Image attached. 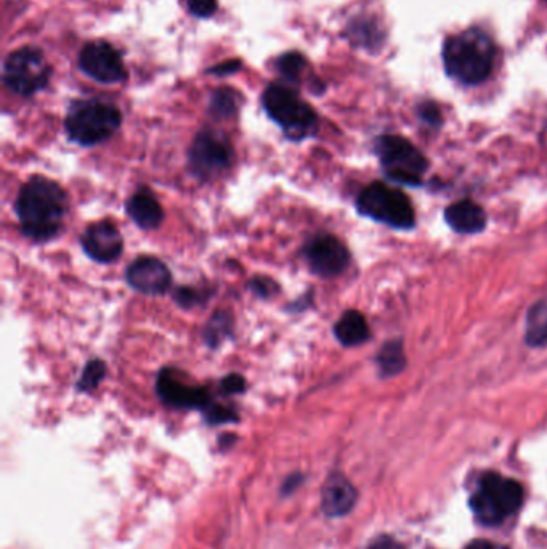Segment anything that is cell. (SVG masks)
<instances>
[{
	"mask_svg": "<svg viewBox=\"0 0 547 549\" xmlns=\"http://www.w3.org/2000/svg\"><path fill=\"white\" fill-rule=\"evenodd\" d=\"M246 379L241 375L236 373H231V375L225 376L224 379L220 381V389L224 394L228 395H235V394H243L246 390Z\"/></svg>",
	"mask_w": 547,
	"mask_h": 549,
	"instance_id": "obj_30",
	"label": "cell"
},
{
	"mask_svg": "<svg viewBox=\"0 0 547 549\" xmlns=\"http://www.w3.org/2000/svg\"><path fill=\"white\" fill-rule=\"evenodd\" d=\"M348 37L355 45H360V47H375L379 43V39H382L379 29L375 26V23L369 18H358V20H353L348 24Z\"/></svg>",
	"mask_w": 547,
	"mask_h": 549,
	"instance_id": "obj_23",
	"label": "cell"
},
{
	"mask_svg": "<svg viewBox=\"0 0 547 549\" xmlns=\"http://www.w3.org/2000/svg\"><path fill=\"white\" fill-rule=\"evenodd\" d=\"M525 340L530 346L547 344V297L534 303L526 317Z\"/></svg>",
	"mask_w": 547,
	"mask_h": 549,
	"instance_id": "obj_19",
	"label": "cell"
},
{
	"mask_svg": "<svg viewBox=\"0 0 547 549\" xmlns=\"http://www.w3.org/2000/svg\"><path fill=\"white\" fill-rule=\"evenodd\" d=\"M357 209L361 216L394 228L408 230L414 227L416 216L408 196L398 188L375 181L361 191L357 200Z\"/></svg>",
	"mask_w": 547,
	"mask_h": 549,
	"instance_id": "obj_6",
	"label": "cell"
},
{
	"mask_svg": "<svg viewBox=\"0 0 547 549\" xmlns=\"http://www.w3.org/2000/svg\"><path fill=\"white\" fill-rule=\"evenodd\" d=\"M206 299H208V296L201 293L199 289L190 288V286L175 289V293H173V301L177 302V305H181V309L196 307V305L204 302Z\"/></svg>",
	"mask_w": 547,
	"mask_h": 549,
	"instance_id": "obj_26",
	"label": "cell"
},
{
	"mask_svg": "<svg viewBox=\"0 0 547 549\" xmlns=\"http://www.w3.org/2000/svg\"><path fill=\"white\" fill-rule=\"evenodd\" d=\"M125 280L132 289L146 296H162L172 284V274L166 264L153 256H142L125 270Z\"/></svg>",
	"mask_w": 547,
	"mask_h": 549,
	"instance_id": "obj_13",
	"label": "cell"
},
{
	"mask_svg": "<svg viewBox=\"0 0 547 549\" xmlns=\"http://www.w3.org/2000/svg\"><path fill=\"white\" fill-rule=\"evenodd\" d=\"M68 196L60 183L42 175L31 177L23 185L14 212L20 222L23 235L34 241L55 238L63 228Z\"/></svg>",
	"mask_w": 547,
	"mask_h": 549,
	"instance_id": "obj_1",
	"label": "cell"
},
{
	"mask_svg": "<svg viewBox=\"0 0 547 549\" xmlns=\"http://www.w3.org/2000/svg\"><path fill=\"white\" fill-rule=\"evenodd\" d=\"M249 289L260 297H272L280 291L278 284L272 278H265V276L254 278L253 282L249 283Z\"/></svg>",
	"mask_w": 547,
	"mask_h": 549,
	"instance_id": "obj_29",
	"label": "cell"
},
{
	"mask_svg": "<svg viewBox=\"0 0 547 549\" xmlns=\"http://www.w3.org/2000/svg\"><path fill=\"white\" fill-rule=\"evenodd\" d=\"M107 376V363L103 360H90L86 365V368L82 371L79 383H78V390L79 392H92L100 386L101 381Z\"/></svg>",
	"mask_w": 547,
	"mask_h": 549,
	"instance_id": "obj_25",
	"label": "cell"
},
{
	"mask_svg": "<svg viewBox=\"0 0 547 549\" xmlns=\"http://www.w3.org/2000/svg\"><path fill=\"white\" fill-rule=\"evenodd\" d=\"M241 68H243V65H241L239 60H227L224 63H218L214 68H209L208 72L214 74V76H230V74L238 72Z\"/></svg>",
	"mask_w": 547,
	"mask_h": 549,
	"instance_id": "obj_31",
	"label": "cell"
},
{
	"mask_svg": "<svg viewBox=\"0 0 547 549\" xmlns=\"http://www.w3.org/2000/svg\"><path fill=\"white\" fill-rule=\"evenodd\" d=\"M231 334H233V318L230 313L216 312V315H212L204 328V342L210 349H217L222 346V342L228 340Z\"/></svg>",
	"mask_w": 547,
	"mask_h": 549,
	"instance_id": "obj_22",
	"label": "cell"
},
{
	"mask_svg": "<svg viewBox=\"0 0 547 549\" xmlns=\"http://www.w3.org/2000/svg\"><path fill=\"white\" fill-rule=\"evenodd\" d=\"M80 245L90 259L100 264H111L121 257L124 239L115 224L100 220L87 227L80 237Z\"/></svg>",
	"mask_w": 547,
	"mask_h": 549,
	"instance_id": "obj_14",
	"label": "cell"
},
{
	"mask_svg": "<svg viewBox=\"0 0 547 549\" xmlns=\"http://www.w3.org/2000/svg\"><path fill=\"white\" fill-rule=\"evenodd\" d=\"M51 68L41 49L22 47L12 51L2 68V79L14 94L31 97L49 86Z\"/></svg>",
	"mask_w": 547,
	"mask_h": 549,
	"instance_id": "obj_7",
	"label": "cell"
},
{
	"mask_svg": "<svg viewBox=\"0 0 547 549\" xmlns=\"http://www.w3.org/2000/svg\"><path fill=\"white\" fill-rule=\"evenodd\" d=\"M357 501V491L346 477L332 476L324 485L321 507L324 514L329 517L344 516L352 509Z\"/></svg>",
	"mask_w": 547,
	"mask_h": 549,
	"instance_id": "obj_16",
	"label": "cell"
},
{
	"mask_svg": "<svg viewBox=\"0 0 547 549\" xmlns=\"http://www.w3.org/2000/svg\"><path fill=\"white\" fill-rule=\"evenodd\" d=\"M419 113H421V117L424 119L425 123L432 124V126H437L441 121L439 108L433 103H424L419 109Z\"/></svg>",
	"mask_w": 547,
	"mask_h": 549,
	"instance_id": "obj_32",
	"label": "cell"
},
{
	"mask_svg": "<svg viewBox=\"0 0 547 549\" xmlns=\"http://www.w3.org/2000/svg\"><path fill=\"white\" fill-rule=\"evenodd\" d=\"M367 549H404L400 543L390 538V536H379L375 538V542L369 544Z\"/></svg>",
	"mask_w": 547,
	"mask_h": 549,
	"instance_id": "obj_33",
	"label": "cell"
},
{
	"mask_svg": "<svg viewBox=\"0 0 547 549\" xmlns=\"http://www.w3.org/2000/svg\"><path fill=\"white\" fill-rule=\"evenodd\" d=\"M524 503V487L497 472L482 476L477 490L470 497V507L477 519L487 526H496L519 511Z\"/></svg>",
	"mask_w": 547,
	"mask_h": 549,
	"instance_id": "obj_5",
	"label": "cell"
},
{
	"mask_svg": "<svg viewBox=\"0 0 547 549\" xmlns=\"http://www.w3.org/2000/svg\"><path fill=\"white\" fill-rule=\"evenodd\" d=\"M466 549H503V548H497V546H495V544H491V543L483 542V540H478V542L470 543V544H468V548H466Z\"/></svg>",
	"mask_w": 547,
	"mask_h": 549,
	"instance_id": "obj_34",
	"label": "cell"
},
{
	"mask_svg": "<svg viewBox=\"0 0 547 549\" xmlns=\"http://www.w3.org/2000/svg\"><path fill=\"white\" fill-rule=\"evenodd\" d=\"M262 105L268 117L280 126L289 140L301 142L317 134V113L299 97L294 88L274 82L264 90Z\"/></svg>",
	"mask_w": 547,
	"mask_h": 549,
	"instance_id": "obj_3",
	"label": "cell"
},
{
	"mask_svg": "<svg viewBox=\"0 0 547 549\" xmlns=\"http://www.w3.org/2000/svg\"><path fill=\"white\" fill-rule=\"evenodd\" d=\"M310 270L318 276L332 278L342 274L350 264V253L340 239L332 235H318L303 247Z\"/></svg>",
	"mask_w": 547,
	"mask_h": 549,
	"instance_id": "obj_12",
	"label": "cell"
},
{
	"mask_svg": "<svg viewBox=\"0 0 547 549\" xmlns=\"http://www.w3.org/2000/svg\"><path fill=\"white\" fill-rule=\"evenodd\" d=\"M445 220L454 231L461 235H474L485 230L487 227V214L485 210L474 201L454 202L445 210Z\"/></svg>",
	"mask_w": 547,
	"mask_h": 549,
	"instance_id": "obj_17",
	"label": "cell"
},
{
	"mask_svg": "<svg viewBox=\"0 0 547 549\" xmlns=\"http://www.w3.org/2000/svg\"><path fill=\"white\" fill-rule=\"evenodd\" d=\"M123 123V115L107 101L78 100L72 103L65 117L66 134L80 146H95L113 137Z\"/></svg>",
	"mask_w": 547,
	"mask_h": 549,
	"instance_id": "obj_4",
	"label": "cell"
},
{
	"mask_svg": "<svg viewBox=\"0 0 547 549\" xmlns=\"http://www.w3.org/2000/svg\"><path fill=\"white\" fill-rule=\"evenodd\" d=\"M204 414H206V418L210 424H224V423L238 421V413L235 412L230 406H225V405L212 404L204 412Z\"/></svg>",
	"mask_w": 547,
	"mask_h": 549,
	"instance_id": "obj_27",
	"label": "cell"
},
{
	"mask_svg": "<svg viewBox=\"0 0 547 549\" xmlns=\"http://www.w3.org/2000/svg\"><path fill=\"white\" fill-rule=\"evenodd\" d=\"M495 43L482 29L470 28L450 37L443 47L445 70L453 79L476 86L493 71Z\"/></svg>",
	"mask_w": 547,
	"mask_h": 549,
	"instance_id": "obj_2",
	"label": "cell"
},
{
	"mask_svg": "<svg viewBox=\"0 0 547 549\" xmlns=\"http://www.w3.org/2000/svg\"><path fill=\"white\" fill-rule=\"evenodd\" d=\"M381 166L392 181L416 187L422 181L429 163L410 140L398 135H384L375 142Z\"/></svg>",
	"mask_w": 547,
	"mask_h": 549,
	"instance_id": "obj_8",
	"label": "cell"
},
{
	"mask_svg": "<svg viewBox=\"0 0 547 549\" xmlns=\"http://www.w3.org/2000/svg\"><path fill=\"white\" fill-rule=\"evenodd\" d=\"M187 5L196 18H210L217 12V0H187Z\"/></svg>",
	"mask_w": 547,
	"mask_h": 549,
	"instance_id": "obj_28",
	"label": "cell"
},
{
	"mask_svg": "<svg viewBox=\"0 0 547 549\" xmlns=\"http://www.w3.org/2000/svg\"><path fill=\"white\" fill-rule=\"evenodd\" d=\"M233 159V146L222 132L202 129L196 135L190 153L188 166L196 179L206 181L225 172Z\"/></svg>",
	"mask_w": 547,
	"mask_h": 549,
	"instance_id": "obj_9",
	"label": "cell"
},
{
	"mask_svg": "<svg viewBox=\"0 0 547 549\" xmlns=\"http://www.w3.org/2000/svg\"><path fill=\"white\" fill-rule=\"evenodd\" d=\"M239 103L241 97L236 90L230 87H222L217 88L210 97L209 113L217 119H228L238 113Z\"/></svg>",
	"mask_w": 547,
	"mask_h": 549,
	"instance_id": "obj_21",
	"label": "cell"
},
{
	"mask_svg": "<svg viewBox=\"0 0 547 549\" xmlns=\"http://www.w3.org/2000/svg\"><path fill=\"white\" fill-rule=\"evenodd\" d=\"M159 398L173 408H195L206 412L212 402L208 387L188 384L177 368H162L156 379Z\"/></svg>",
	"mask_w": 547,
	"mask_h": 549,
	"instance_id": "obj_11",
	"label": "cell"
},
{
	"mask_svg": "<svg viewBox=\"0 0 547 549\" xmlns=\"http://www.w3.org/2000/svg\"><path fill=\"white\" fill-rule=\"evenodd\" d=\"M338 342L346 347H357L369 340L366 318L358 311H347L334 326Z\"/></svg>",
	"mask_w": 547,
	"mask_h": 549,
	"instance_id": "obj_18",
	"label": "cell"
},
{
	"mask_svg": "<svg viewBox=\"0 0 547 549\" xmlns=\"http://www.w3.org/2000/svg\"><path fill=\"white\" fill-rule=\"evenodd\" d=\"M130 219L144 230H154L164 220V210L150 188L142 187L125 204Z\"/></svg>",
	"mask_w": 547,
	"mask_h": 549,
	"instance_id": "obj_15",
	"label": "cell"
},
{
	"mask_svg": "<svg viewBox=\"0 0 547 549\" xmlns=\"http://www.w3.org/2000/svg\"><path fill=\"white\" fill-rule=\"evenodd\" d=\"M377 365L381 369V375L385 376V377L402 373L404 365H406V357H404L402 340H390L385 346L382 347L379 357H377Z\"/></svg>",
	"mask_w": 547,
	"mask_h": 549,
	"instance_id": "obj_20",
	"label": "cell"
},
{
	"mask_svg": "<svg viewBox=\"0 0 547 549\" xmlns=\"http://www.w3.org/2000/svg\"><path fill=\"white\" fill-rule=\"evenodd\" d=\"M305 66H307V60L299 51H288V53L281 55L276 61V70L291 84H297L301 80Z\"/></svg>",
	"mask_w": 547,
	"mask_h": 549,
	"instance_id": "obj_24",
	"label": "cell"
},
{
	"mask_svg": "<svg viewBox=\"0 0 547 549\" xmlns=\"http://www.w3.org/2000/svg\"><path fill=\"white\" fill-rule=\"evenodd\" d=\"M80 71L101 84H119L127 79L121 51L107 41H94L82 47L78 58Z\"/></svg>",
	"mask_w": 547,
	"mask_h": 549,
	"instance_id": "obj_10",
	"label": "cell"
}]
</instances>
